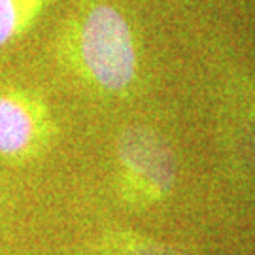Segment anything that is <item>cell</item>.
I'll return each mask as SVG.
<instances>
[{
    "label": "cell",
    "instance_id": "cell-1",
    "mask_svg": "<svg viewBox=\"0 0 255 255\" xmlns=\"http://www.w3.org/2000/svg\"><path fill=\"white\" fill-rule=\"evenodd\" d=\"M61 59L102 91L121 93L136 76V47L127 19L110 4H93L61 34Z\"/></svg>",
    "mask_w": 255,
    "mask_h": 255
},
{
    "label": "cell",
    "instance_id": "cell-2",
    "mask_svg": "<svg viewBox=\"0 0 255 255\" xmlns=\"http://www.w3.org/2000/svg\"><path fill=\"white\" fill-rule=\"evenodd\" d=\"M119 185L136 204L164 197L176 180V159L168 142L146 127L127 128L118 142Z\"/></svg>",
    "mask_w": 255,
    "mask_h": 255
},
{
    "label": "cell",
    "instance_id": "cell-3",
    "mask_svg": "<svg viewBox=\"0 0 255 255\" xmlns=\"http://www.w3.org/2000/svg\"><path fill=\"white\" fill-rule=\"evenodd\" d=\"M57 136L47 102L23 87H0V159L27 164L49 151Z\"/></svg>",
    "mask_w": 255,
    "mask_h": 255
},
{
    "label": "cell",
    "instance_id": "cell-4",
    "mask_svg": "<svg viewBox=\"0 0 255 255\" xmlns=\"http://www.w3.org/2000/svg\"><path fill=\"white\" fill-rule=\"evenodd\" d=\"M49 0H0V47L27 34Z\"/></svg>",
    "mask_w": 255,
    "mask_h": 255
},
{
    "label": "cell",
    "instance_id": "cell-5",
    "mask_svg": "<svg viewBox=\"0 0 255 255\" xmlns=\"http://www.w3.org/2000/svg\"><path fill=\"white\" fill-rule=\"evenodd\" d=\"M127 255H182L172 248L161 246V244H138Z\"/></svg>",
    "mask_w": 255,
    "mask_h": 255
}]
</instances>
